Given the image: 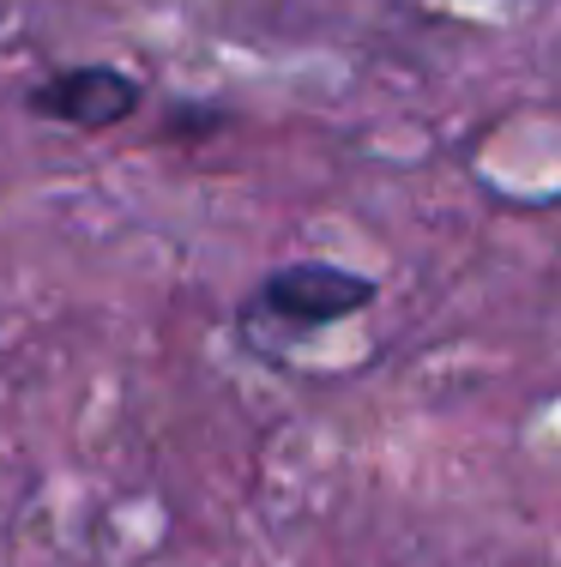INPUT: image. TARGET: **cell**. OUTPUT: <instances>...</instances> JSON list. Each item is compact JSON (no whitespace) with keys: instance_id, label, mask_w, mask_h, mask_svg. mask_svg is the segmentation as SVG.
Instances as JSON below:
<instances>
[{"instance_id":"7a4b0ae2","label":"cell","mask_w":561,"mask_h":567,"mask_svg":"<svg viewBox=\"0 0 561 567\" xmlns=\"http://www.w3.org/2000/svg\"><path fill=\"white\" fill-rule=\"evenodd\" d=\"M139 103H145V91L127 73H115V66H66V73L43 79L31 91V115L61 121V127H79V133L122 127V121L139 115Z\"/></svg>"},{"instance_id":"6da1fadb","label":"cell","mask_w":561,"mask_h":567,"mask_svg":"<svg viewBox=\"0 0 561 567\" xmlns=\"http://www.w3.org/2000/svg\"><path fill=\"white\" fill-rule=\"evenodd\" d=\"M374 302V284L363 272H344V266H320V260H302V266H278L260 290V308L278 315L284 327H332L344 315H363Z\"/></svg>"}]
</instances>
